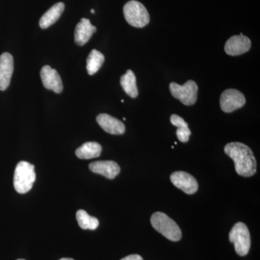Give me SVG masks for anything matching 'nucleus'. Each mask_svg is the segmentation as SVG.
<instances>
[{"mask_svg": "<svg viewBox=\"0 0 260 260\" xmlns=\"http://www.w3.org/2000/svg\"><path fill=\"white\" fill-rule=\"evenodd\" d=\"M96 27L90 23V20L87 18H82L80 22L75 27V42L78 46L85 45L94 32H96Z\"/></svg>", "mask_w": 260, "mask_h": 260, "instance_id": "4468645a", "label": "nucleus"}, {"mask_svg": "<svg viewBox=\"0 0 260 260\" xmlns=\"http://www.w3.org/2000/svg\"><path fill=\"white\" fill-rule=\"evenodd\" d=\"M40 75L43 85L46 88L53 90L56 93L62 92V80L55 69H52L49 65H45L41 70Z\"/></svg>", "mask_w": 260, "mask_h": 260, "instance_id": "1a4fd4ad", "label": "nucleus"}, {"mask_svg": "<svg viewBox=\"0 0 260 260\" xmlns=\"http://www.w3.org/2000/svg\"><path fill=\"white\" fill-rule=\"evenodd\" d=\"M229 240L235 246L239 256H245L250 249L251 237L249 229L244 223L239 222L233 226L229 234Z\"/></svg>", "mask_w": 260, "mask_h": 260, "instance_id": "39448f33", "label": "nucleus"}, {"mask_svg": "<svg viewBox=\"0 0 260 260\" xmlns=\"http://www.w3.org/2000/svg\"><path fill=\"white\" fill-rule=\"evenodd\" d=\"M171 181L176 187L179 188L186 194H193L198 190V182L189 173L176 172L170 177Z\"/></svg>", "mask_w": 260, "mask_h": 260, "instance_id": "6e6552de", "label": "nucleus"}, {"mask_svg": "<svg viewBox=\"0 0 260 260\" xmlns=\"http://www.w3.org/2000/svg\"><path fill=\"white\" fill-rule=\"evenodd\" d=\"M89 169L95 174H100L109 179H114L120 173V167L112 160H101L91 162Z\"/></svg>", "mask_w": 260, "mask_h": 260, "instance_id": "f8f14e48", "label": "nucleus"}, {"mask_svg": "<svg viewBox=\"0 0 260 260\" xmlns=\"http://www.w3.org/2000/svg\"><path fill=\"white\" fill-rule=\"evenodd\" d=\"M251 47L250 39L240 34V35L231 37L225 43L224 49L229 55L239 56L249 51Z\"/></svg>", "mask_w": 260, "mask_h": 260, "instance_id": "9d476101", "label": "nucleus"}, {"mask_svg": "<svg viewBox=\"0 0 260 260\" xmlns=\"http://www.w3.org/2000/svg\"><path fill=\"white\" fill-rule=\"evenodd\" d=\"M105 61V57L104 54L96 49H93L90 51L88 58H87L86 69L88 75H93L95 74Z\"/></svg>", "mask_w": 260, "mask_h": 260, "instance_id": "6ab92c4d", "label": "nucleus"}, {"mask_svg": "<svg viewBox=\"0 0 260 260\" xmlns=\"http://www.w3.org/2000/svg\"><path fill=\"white\" fill-rule=\"evenodd\" d=\"M18 260H25V259H18Z\"/></svg>", "mask_w": 260, "mask_h": 260, "instance_id": "b1692460", "label": "nucleus"}, {"mask_svg": "<svg viewBox=\"0 0 260 260\" xmlns=\"http://www.w3.org/2000/svg\"><path fill=\"white\" fill-rule=\"evenodd\" d=\"M220 103L223 112L232 113L245 105L246 98L239 90L227 89L220 95Z\"/></svg>", "mask_w": 260, "mask_h": 260, "instance_id": "0eeeda50", "label": "nucleus"}, {"mask_svg": "<svg viewBox=\"0 0 260 260\" xmlns=\"http://www.w3.org/2000/svg\"><path fill=\"white\" fill-rule=\"evenodd\" d=\"M76 218L81 229L85 230H95L99 225V220L90 216L85 210H80L77 212Z\"/></svg>", "mask_w": 260, "mask_h": 260, "instance_id": "aec40b11", "label": "nucleus"}, {"mask_svg": "<svg viewBox=\"0 0 260 260\" xmlns=\"http://www.w3.org/2000/svg\"><path fill=\"white\" fill-rule=\"evenodd\" d=\"M14 70V61L10 53H3L0 56V90L4 91L9 87Z\"/></svg>", "mask_w": 260, "mask_h": 260, "instance_id": "9b49d317", "label": "nucleus"}, {"mask_svg": "<svg viewBox=\"0 0 260 260\" xmlns=\"http://www.w3.org/2000/svg\"><path fill=\"white\" fill-rule=\"evenodd\" d=\"M96 121L101 127L109 134L119 135L125 133V126L123 122L109 114H99Z\"/></svg>", "mask_w": 260, "mask_h": 260, "instance_id": "ddd939ff", "label": "nucleus"}, {"mask_svg": "<svg viewBox=\"0 0 260 260\" xmlns=\"http://www.w3.org/2000/svg\"><path fill=\"white\" fill-rule=\"evenodd\" d=\"M169 89L173 96L179 99L184 105H194L198 100V86L194 80H188L182 85L172 82Z\"/></svg>", "mask_w": 260, "mask_h": 260, "instance_id": "423d86ee", "label": "nucleus"}, {"mask_svg": "<svg viewBox=\"0 0 260 260\" xmlns=\"http://www.w3.org/2000/svg\"><path fill=\"white\" fill-rule=\"evenodd\" d=\"M150 222L153 229L167 239L172 242H178L180 240L182 236L180 228L174 220L169 218L167 214L156 212L152 215Z\"/></svg>", "mask_w": 260, "mask_h": 260, "instance_id": "f03ea898", "label": "nucleus"}, {"mask_svg": "<svg viewBox=\"0 0 260 260\" xmlns=\"http://www.w3.org/2000/svg\"><path fill=\"white\" fill-rule=\"evenodd\" d=\"M171 122L173 125L177 126V136L181 143H187L191 135V131L189 125L181 116L177 114H173L170 117Z\"/></svg>", "mask_w": 260, "mask_h": 260, "instance_id": "a211bd4d", "label": "nucleus"}, {"mask_svg": "<svg viewBox=\"0 0 260 260\" xmlns=\"http://www.w3.org/2000/svg\"><path fill=\"white\" fill-rule=\"evenodd\" d=\"M91 13H95V10H94L92 9V10H91Z\"/></svg>", "mask_w": 260, "mask_h": 260, "instance_id": "5701e85b", "label": "nucleus"}, {"mask_svg": "<svg viewBox=\"0 0 260 260\" xmlns=\"http://www.w3.org/2000/svg\"><path fill=\"white\" fill-rule=\"evenodd\" d=\"M224 151L234 160L236 172L239 176L250 177L256 172V160L252 150L242 143H230L225 145Z\"/></svg>", "mask_w": 260, "mask_h": 260, "instance_id": "f257e3e1", "label": "nucleus"}, {"mask_svg": "<svg viewBox=\"0 0 260 260\" xmlns=\"http://www.w3.org/2000/svg\"><path fill=\"white\" fill-rule=\"evenodd\" d=\"M102 151V148L99 143L88 142L77 149L75 154L80 159H90L100 156Z\"/></svg>", "mask_w": 260, "mask_h": 260, "instance_id": "dca6fc26", "label": "nucleus"}, {"mask_svg": "<svg viewBox=\"0 0 260 260\" xmlns=\"http://www.w3.org/2000/svg\"><path fill=\"white\" fill-rule=\"evenodd\" d=\"M59 260H74L73 259H71V258H62V259Z\"/></svg>", "mask_w": 260, "mask_h": 260, "instance_id": "4be33fe9", "label": "nucleus"}, {"mask_svg": "<svg viewBox=\"0 0 260 260\" xmlns=\"http://www.w3.org/2000/svg\"><path fill=\"white\" fill-rule=\"evenodd\" d=\"M120 84L123 90L133 99L138 96L136 77L131 70H128L125 74L121 77Z\"/></svg>", "mask_w": 260, "mask_h": 260, "instance_id": "f3484780", "label": "nucleus"}, {"mask_svg": "<svg viewBox=\"0 0 260 260\" xmlns=\"http://www.w3.org/2000/svg\"><path fill=\"white\" fill-rule=\"evenodd\" d=\"M123 13L126 21L135 28H143L150 23V15L144 5L136 0L124 5Z\"/></svg>", "mask_w": 260, "mask_h": 260, "instance_id": "20e7f679", "label": "nucleus"}, {"mask_svg": "<svg viewBox=\"0 0 260 260\" xmlns=\"http://www.w3.org/2000/svg\"><path fill=\"white\" fill-rule=\"evenodd\" d=\"M121 260H143L141 256L138 254H131V255L126 256V257L123 258Z\"/></svg>", "mask_w": 260, "mask_h": 260, "instance_id": "412c9836", "label": "nucleus"}, {"mask_svg": "<svg viewBox=\"0 0 260 260\" xmlns=\"http://www.w3.org/2000/svg\"><path fill=\"white\" fill-rule=\"evenodd\" d=\"M65 5L63 3H58L53 5L51 8L42 15L39 20V25L42 29H46L50 27L53 24L56 23L61 14L64 12Z\"/></svg>", "mask_w": 260, "mask_h": 260, "instance_id": "2eb2a0df", "label": "nucleus"}, {"mask_svg": "<svg viewBox=\"0 0 260 260\" xmlns=\"http://www.w3.org/2000/svg\"><path fill=\"white\" fill-rule=\"evenodd\" d=\"M36 181L35 168L26 161L19 162L15 168L14 187L20 194H25L32 189Z\"/></svg>", "mask_w": 260, "mask_h": 260, "instance_id": "7ed1b4c3", "label": "nucleus"}]
</instances>
